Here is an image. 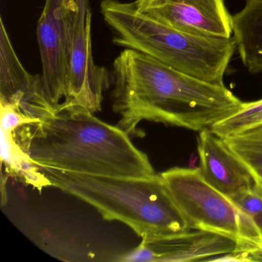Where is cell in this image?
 Listing matches in <instances>:
<instances>
[{"label": "cell", "mask_w": 262, "mask_h": 262, "mask_svg": "<svg viewBox=\"0 0 262 262\" xmlns=\"http://www.w3.org/2000/svg\"><path fill=\"white\" fill-rule=\"evenodd\" d=\"M112 81L117 125L134 137L145 135L138 128L143 121L200 132L243 103L225 85L199 80L132 49L115 59Z\"/></svg>", "instance_id": "obj_1"}, {"label": "cell", "mask_w": 262, "mask_h": 262, "mask_svg": "<svg viewBox=\"0 0 262 262\" xmlns=\"http://www.w3.org/2000/svg\"><path fill=\"white\" fill-rule=\"evenodd\" d=\"M13 133L23 151L40 166L107 177L156 174L148 156L136 148L129 135L85 108L59 110Z\"/></svg>", "instance_id": "obj_2"}, {"label": "cell", "mask_w": 262, "mask_h": 262, "mask_svg": "<svg viewBox=\"0 0 262 262\" xmlns=\"http://www.w3.org/2000/svg\"><path fill=\"white\" fill-rule=\"evenodd\" d=\"M38 166L52 186L92 205L105 220L125 224L142 240L191 230L160 174L107 177Z\"/></svg>", "instance_id": "obj_3"}, {"label": "cell", "mask_w": 262, "mask_h": 262, "mask_svg": "<svg viewBox=\"0 0 262 262\" xmlns=\"http://www.w3.org/2000/svg\"><path fill=\"white\" fill-rule=\"evenodd\" d=\"M101 12L117 46L137 50L184 74L224 86L235 51L234 37L204 36L168 27L141 13L133 3L103 0Z\"/></svg>", "instance_id": "obj_4"}, {"label": "cell", "mask_w": 262, "mask_h": 262, "mask_svg": "<svg viewBox=\"0 0 262 262\" xmlns=\"http://www.w3.org/2000/svg\"><path fill=\"white\" fill-rule=\"evenodd\" d=\"M160 174L191 230L223 234L262 250L261 238L249 217L210 185L199 168L174 167Z\"/></svg>", "instance_id": "obj_5"}, {"label": "cell", "mask_w": 262, "mask_h": 262, "mask_svg": "<svg viewBox=\"0 0 262 262\" xmlns=\"http://www.w3.org/2000/svg\"><path fill=\"white\" fill-rule=\"evenodd\" d=\"M76 10L75 0H46L38 22L42 82L49 101L56 108L68 89Z\"/></svg>", "instance_id": "obj_6"}, {"label": "cell", "mask_w": 262, "mask_h": 262, "mask_svg": "<svg viewBox=\"0 0 262 262\" xmlns=\"http://www.w3.org/2000/svg\"><path fill=\"white\" fill-rule=\"evenodd\" d=\"M90 0H75L74 33L70 55L67 96L56 111L82 108L101 111L103 93L110 85V75L95 63L92 48Z\"/></svg>", "instance_id": "obj_7"}, {"label": "cell", "mask_w": 262, "mask_h": 262, "mask_svg": "<svg viewBox=\"0 0 262 262\" xmlns=\"http://www.w3.org/2000/svg\"><path fill=\"white\" fill-rule=\"evenodd\" d=\"M244 246L238 242L211 231L195 230L165 236L151 241L142 240L132 251L118 255L115 261L185 262L211 260Z\"/></svg>", "instance_id": "obj_8"}, {"label": "cell", "mask_w": 262, "mask_h": 262, "mask_svg": "<svg viewBox=\"0 0 262 262\" xmlns=\"http://www.w3.org/2000/svg\"><path fill=\"white\" fill-rule=\"evenodd\" d=\"M141 13L168 27L204 36H232V16L224 0H136Z\"/></svg>", "instance_id": "obj_9"}, {"label": "cell", "mask_w": 262, "mask_h": 262, "mask_svg": "<svg viewBox=\"0 0 262 262\" xmlns=\"http://www.w3.org/2000/svg\"><path fill=\"white\" fill-rule=\"evenodd\" d=\"M0 102L39 122L56 112L46 94L42 76L30 74L15 52L4 20L0 23Z\"/></svg>", "instance_id": "obj_10"}, {"label": "cell", "mask_w": 262, "mask_h": 262, "mask_svg": "<svg viewBox=\"0 0 262 262\" xmlns=\"http://www.w3.org/2000/svg\"><path fill=\"white\" fill-rule=\"evenodd\" d=\"M198 152L202 177L228 199L255 185L248 168L210 128L199 132Z\"/></svg>", "instance_id": "obj_11"}, {"label": "cell", "mask_w": 262, "mask_h": 262, "mask_svg": "<svg viewBox=\"0 0 262 262\" xmlns=\"http://www.w3.org/2000/svg\"><path fill=\"white\" fill-rule=\"evenodd\" d=\"M233 37L242 63L251 73L262 71V0H246L232 16Z\"/></svg>", "instance_id": "obj_12"}, {"label": "cell", "mask_w": 262, "mask_h": 262, "mask_svg": "<svg viewBox=\"0 0 262 262\" xmlns=\"http://www.w3.org/2000/svg\"><path fill=\"white\" fill-rule=\"evenodd\" d=\"M1 161L7 171L27 185L39 191L52 186L39 166L23 151L15 139L13 131L1 128Z\"/></svg>", "instance_id": "obj_13"}, {"label": "cell", "mask_w": 262, "mask_h": 262, "mask_svg": "<svg viewBox=\"0 0 262 262\" xmlns=\"http://www.w3.org/2000/svg\"><path fill=\"white\" fill-rule=\"evenodd\" d=\"M223 139L248 168L254 183L262 191V126Z\"/></svg>", "instance_id": "obj_14"}, {"label": "cell", "mask_w": 262, "mask_h": 262, "mask_svg": "<svg viewBox=\"0 0 262 262\" xmlns=\"http://www.w3.org/2000/svg\"><path fill=\"white\" fill-rule=\"evenodd\" d=\"M261 125L262 99L243 102L236 113L214 124L210 129L216 136L225 139Z\"/></svg>", "instance_id": "obj_15"}, {"label": "cell", "mask_w": 262, "mask_h": 262, "mask_svg": "<svg viewBox=\"0 0 262 262\" xmlns=\"http://www.w3.org/2000/svg\"><path fill=\"white\" fill-rule=\"evenodd\" d=\"M231 201L244 211L254 224L262 240V191L254 187L231 198Z\"/></svg>", "instance_id": "obj_16"}, {"label": "cell", "mask_w": 262, "mask_h": 262, "mask_svg": "<svg viewBox=\"0 0 262 262\" xmlns=\"http://www.w3.org/2000/svg\"><path fill=\"white\" fill-rule=\"evenodd\" d=\"M259 126H262V125H259Z\"/></svg>", "instance_id": "obj_17"}]
</instances>
